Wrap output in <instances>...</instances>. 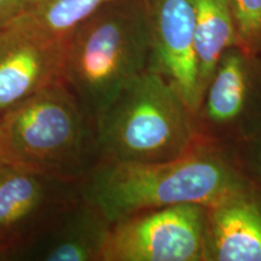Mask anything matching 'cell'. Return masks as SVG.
I'll use <instances>...</instances> for the list:
<instances>
[{
	"label": "cell",
	"mask_w": 261,
	"mask_h": 261,
	"mask_svg": "<svg viewBox=\"0 0 261 261\" xmlns=\"http://www.w3.org/2000/svg\"><path fill=\"white\" fill-rule=\"evenodd\" d=\"M119 0H25L23 15L44 31L67 39L85 19Z\"/></svg>",
	"instance_id": "4fadbf2b"
},
{
	"label": "cell",
	"mask_w": 261,
	"mask_h": 261,
	"mask_svg": "<svg viewBox=\"0 0 261 261\" xmlns=\"http://www.w3.org/2000/svg\"><path fill=\"white\" fill-rule=\"evenodd\" d=\"M194 9L195 52L202 96L224 52L237 46V38L230 0H194Z\"/></svg>",
	"instance_id": "7c38bea8"
},
{
	"label": "cell",
	"mask_w": 261,
	"mask_h": 261,
	"mask_svg": "<svg viewBox=\"0 0 261 261\" xmlns=\"http://www.w3.org/2000/svg\"><path fill=\"white\" fill-rule=\"evenodd\" d=\"M204 261H261V187L249 184L207 207Z\"/></svg>",
	"instance_id": "30bf717a"
},
{
	"label": "cell",
	"mask_w": 261,
	"mask_h": 261,
	"mask_svg": "<svg viewBox=\"0 0 261 261\" xmlns=\"http://www.w3.org/2000/svg\"><path fill=\"white\" fill-rule=\"evenodd\" d=\"M148 18L152 67L196 113L201 100L195 52L194 0H142Z\"/></svg>",
	"instance_id": "9c48e42d"
},
{
	"label": "cell",
	"mask_w": 261,
	"mask_h": 261,
	"mask_svg": "<svg viewBox=\"0 0 261 261\" xmlns=\"http://www.w3.org/2000/svg\"><path fill=\"white\" fill-rule=\"evenodd\" d=\"M249 182L230 149L202 142L171 161H100L81 182V190L114 224L168 205L210 207Z\"/></svg>",
	"instance_id": "6da1fadb"
},
{
	"label": "cell",
	"mask_w": 261,
	"mask_h": 261,
	"mask_svg": "<svg viewBox=\"0 0 261 261\" xmlns=\"http://www.w3.org/2000/svg\"><path fill=\"white\" fill-rule=\"evenodd\" d=\"M203 142L231 149L261 130V57L223 54L195 113Z\"/></svg>",
	"instance_id": "5b68a950"
},
{
	"label": "cell",
	"mask_w": 261,
	"mask_h": 261,
	"mask_svg": "<svg viewBox=\"0 0 261 261\" xmlns=\"http://www.w3.org/2000/svg\"><path fill=\"white\" fill-rule=\"evenodd\" d=\"M237 46L261 57V0H230Z\"/></svg>",
	"instance_id": "5bb4252c"
},
{
	"label": "cell",
	"mask_w": 261,
	"mask_h": 261,
	"mask_svg": "<svg viewBox=\"0 0 261 261\" xmlns=\"http://www.w3.org/2000/svg\"><path fill=\"white\" fill-rule=\"evenodd\" d=\"M65 39L23 14L0 29V115L63 80Z\"/></svg>",
	"instance_id": "ba28073f"
},
{
	"label": "cell",
	"mask_w": 261,
	"mask_h": 261,
	"mask_svg": "<svg viewBox=\"0 0 261 261\" xmlns=\"http://www.w3.org/2000/svg\"><path fill=\"white\" fill-rule=\"evenodd\" d=\"M230 150L247 177L261 187V130Z\"/></svg>",
	"instance_id": "9a60e30c"
},
{
	"label": "cell",
	"mask_w": 261,
	"mask_h": 261,
	"mask_svg": "<svg viewBox=\"0 0 261 261\" xmlns=\"http://www.w3.org/2000/svg\"><path fill=\"white\" fill-rule=\"evenodd\" d=\"M207 207L184 203L112 225L102 261H204Z\"/></svg>",
	"instance_id": "8992f818"
},
{
	"label": "cell",
	"mask_w": 261,
	"mask_h": 261,
	"mask_svg": "<svg viewBox=\"0 0 261 261\" xmlns=\"http://www.w3.org/2000/svg\"><path fill=\"white\" fill-rule=\"evenodd\" d=\"M100 161L96 122L63 80L0 115V162L83 182Z\"/></svg>",
	"instance_id": "7a4b0ae2"
},
{
	"label": "cell",
	"mask_w": 261,
	"mask_h": 261,
	"mask_svg": "<svg viewBox=\"0 0 261 261\" xmlns=\"http://www.w3.org/2000/svg\"><path fill=\"white\" fill-rule=\"evenodd\" d=\"M96 129L102 161H171L203 142L194 110L152 65L117 92Z\"/></svg>",
	"instance_id": "3957f363"
},
{
	"label": "cell",
	"mask_w": 261,
	"mask_h": 261,
	"mask_svg": "<svg viewBox=\"0 0 261 261\" xmlns=\"http://www.w3.org/2000/svg\"><path fill=\"white\" fill-rule=\"evenodd\" d=\"M112 225L99 208L81 194L46 232L14 260L102 261Z\"/></svg>",
	"instance_id": "8fae6325"
},
{
	"label": "cell",
	"mask_w": 261,
	"mask_h": 261,
	"mask_svg": "<svg viewBox=\"0 0 261 261\" xmlns=\"http://www.w3.org/2000/svg\"><path fill=\"white\" fill-rule=\"evenodd\" d=\"M25 0H0V29L23 14Z\"/></svg>",
	"instance_id": "2e32d148"
},
{
	"label": "cell",
	"mask_w": 261,
	"mask_h": 261,
	"mask_svg": "<svg viewBox=\"0 0 261 261\" xmlns=\"http://www.w3.org/2000/svg\"><path fill=\"white\" fill-rule=\"evenodd\" d=\"M152 64L142 0H119L98 10L65 39L62 79L94 122L125 85Z\"/></svg>",
	"instance_id": "277c9868"
},
{
	"label": "cell",
	"mask_w": 261,
	"mask_h": 261,
	"mask_svg": "<svg viewBox=\"0 0 261 261\" xmlns=\"http://www.w3.org/2000/svg\"><path fill=\"white\" fill-rule=\"evenodd\" d=\"M81 194V182L0 162V260H14L46 232Z\"/></svg>",
	"instance_id": "52a82bcc"
}]
</instances>
